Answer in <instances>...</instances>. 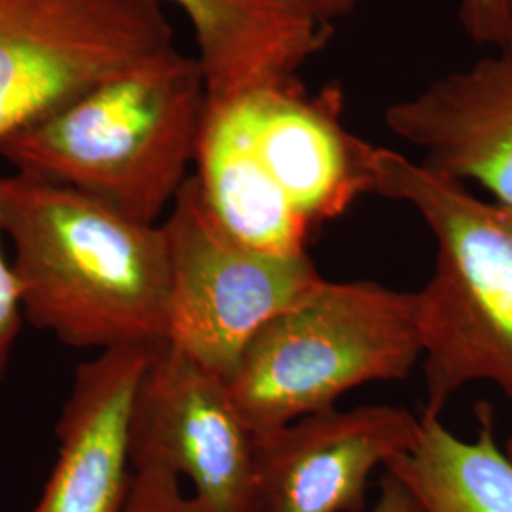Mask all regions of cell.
<instances>
[{"instance_id":"44dd1931","label":"cell","mask_w":512,"mask_h":512,"mask_svg":"<svg viewBox=\"0 0 512 512\" xmlns=\"http://www.w3.org/2000/svg\"><path fill=\"white\" fill-rule=\"evenodd\" d=\"M509 14H511V27H512V0H509Z\"/></svg>"},{"instance_id":"4fadbf2b","label":"cell","mask_w":512,"mask_h":512,"mask_svg":"<svg viewBox=\"0 0 512 512\" xmlns=\"http://www.w3.org/2000/svg\"><path fill=\"white\" fill-rule=\"evenodd\" d=\"M203 202L241 243L272 255H306L313 232L256 158L232 112L207 101L194 160Z\"/></svg>"},{"instance_id":"7a4b0ae2","label":"cell","mask_w":512,"mask_h":512,"mask_svg":"<svg viewBox=\"0 0 512 512\" xmlns=\"http://www.w3.org/2000/svg\"><path fill=\"white\" fill-rule=\"evenodd\" d=\"M205 105L200 61L173 46L21 129L0 160L158 224L192 175Z\"/></svg>"},{"instance_id":"277c9868","label":"cell","mask_w":512,"mask_h":512,"mask_svg":"<svg viewBox=\"0 0 512 512\" xmlns=\"http://www.w3.org/2000/svg\"><path fill=\"white\" fill-rule=\"evenodd\" d=\"M418 363L416 293L323 279L256 332L226 384L262 435L336 408L357 387L406 380Z\"/></svg>"},{"instance_id":"8fae6325","label":"cell","mask_w":512,"mask_h":512,"mask_svg":"<svg viewBox=\"0 0 512 512\" xmlns=\"http://www.w3.org/2000/svg\"><path fill=\"white\" fill-rule=\"evenodd\" d=\"M152 349H107L76 368L55 423L54 467L29 512H126L131 414Z\"/></svg>"},{"instance_id":"5b68a950","label":"cell","mask_w":512,"mask_h":512,"mask_svg":"<svg viewBox=\"0 0 512 512\" xmlns=\"http://www.w3.org/2000/svg\"><path fill=\"white\" fill-rule=\"evenodd\" d=\"M169 253V336L224 380L275 315L325 277L310 255H272L230 236L188 177L162 220Z\"/></svg>"},{"instance_id":"8992f818","label":"cell","mask_w":512,"mask_h":512,"mask_svg":"<svg viewBox=\"0 0 512 512\" xmlns=\"http://www.w3.org/2000/svg\"><path fill=\"white\" fill-rule=\"evenodd\" d=\"M173 46L156 0H0V147L101 80Z\"/></svg>"},{"instance_id":"52a82bcc","label":"cell","mask_w":512,"mask_h":512,"mask_svg":"<svg viewBox=\"0 0 512 512\" xmlns=\"http://www.w3.org/2000/svg\"><path fill=\"white\" fill-rule=\"evenodd\" d=\"M131 467L188 480L203 512H262L256 435L226 380L181 349H152L131 414Z\"/></svg>"},{"instance_id":"30bf717a","label":"cell","mask_w":512,"mask_h":512,"mask_svg":"<svg viewBox=\"0 0 512 512\" xmlns=\"http://www.w3.org/2000/svg\"><path fill=\"white\" fill-rule=\"evenodd\" d=\"M420 162L512 205V42L384 112Z\"/></svg>"},{"instance_id":"9a60e30c","label":"cell","mask_w":512,"mask_h":512,"mask_svg":"<svg viewBox=\"0 0 512 512\" xmlns=\"http://www.w3.org/2000/svg\"><path fill=\"white\" fill-rule=\"evenodd\" d=\"M126 512H203L181 478L160 465L133 469Z\"/></svg>"},{"instance_id":"2e32d148","label":"cell","mask_w":512,"mask_h":512,"mask_svg":"<svg viewBox=\"0 0 512 512\" xmlns=\"http://www.w3.org/2000/svg\"><path fill=\"white\" fill-rule=\"evenodd\" d=\"M458 18L478 46L497 50L512 42L509 0H459Z\"/></svg>"},{"instance_id":"ffe728a7","label":"cell","mask_w":512,"mask_h":512,"mask_svg":"<svg viewBox=\"0 0 512 512\" xmlns=\"http://www.w3.org/2000/svg\"><path fill=\"white\" fill-rule=\"evenodd\" d=\"M503 446H505V450H507V454H509V458L512 459V431H511V435H509V437H507V440H505V442H503Z\"/></svg>"},{"instance_id":"ba28073f","label":"cell","mask_w":512,"mask_h":512,"mask_svg":"<svg viewBox=\"0 0 512 512\" xmlns=\"http://www.w3.org/2000/svg\"><path fill=\"white\" fill-rule=\"evenodd\" d=\"M207 101L232 112L256 158L313 234L372 194L374 145L344 126L338 84L310 93L291 78Z\"/></svg>"},{"instance_id":"5bb4252c","label":"cell","mask_w":512,"mask_h":512,"mask_svg":"<svg viewBox=\"0 0 512 512\" xmlns=\"http://www.w3.org/2000/svg\"><path fill=\"white\" fill-rule=\"evenodd\" d=\"M476 435H454L442 418L421 414L418 442L385 473L414 495L421 512H512V459L495 433V410L476 406Z\"/></svg>"},{"instance_id":"6da1fadb","label":"cell","mask_w":512,"mask_h":512,"mask_svg":"<svg viewBox=\"0 0 512 512\" xmlns=\"http://www.w3.org/2000/svg\"><path fill=\"white\" fill-rule=\"evenodd\" d=\"M0 228L25 321L69 348H158L169 336L162 222L27 175L0 177Z\"/></svg>"},{"instance_id":"7c38bea8","label":"cell","mask_w":512,"mask_h":512,"mask_svg":"<svg viewBox=\"0 0 512 512\" xmlns=\"http://www.w3.org/2000/svg\"><path fill=\"white\" fill-rule=\"evenodd\" d=\"M183 12L198 46L207 99H228L296 78L332 25L308 0H156Z\"/></svg>"},{"instance_id":"e0dca14e","label":"cell","mask_w":512,"mask_h":512,"mask_svg":"<svg viewBox=\"0 0 512 512\" xmlns=\"http://www.w3.org/2000/svg\"><path fill=\"white\" fill-rule=\"evenodd\" d=\"M23 321L25 313L18 277L14 274L10 253L6 251V239L0 228V384L6 376Z\"/></svg>"},{"instance_id":"9c48e42d","label":"cell","mask_w":512,"mask_h":512,"mask_svg":"<svg viewBox=\"0 0 512 512\" xmlns=\"http://www.w3.org/2000/svg\"><path fill=\"white\" fill-rule=\"evenodd\" d=\"M421 418L403 406L332 408L256 435L262 512H363L370 476L414 448Z\"/></svg>"},{"instance_id":"ac0fdd59","label":"cell","mask_w":512,"mask_h":512,"mask_svg":"<svg viewBox=\"0 0 512 512\" xmlns=\"http://www.w3.org/2000/svg\"><path fill=\"white\" fill-rule=\"evenodd\" d=\"M370 512H421V507L395 476L385 473L382 492Z\"/></svg>"},{"instance_id":"d6986e66","label":"cell","mask_w":512,"mask_h":512,"mask_svg":"<svg viewBox=\"0 0 512 512\" xmlns=\"http://www.w3.org/2000/svg\"><path fill=\"white\" fill-rule=\"evenodd\" d=\"M315 14L332 25L334 19L348 18L365 0H308Z\"/></svg>"},{"instance_id":"3957f363","label":"cell","mask_w":512,"mask_h":512,"mask_svg":"<svg viewBox=\"0 0 512 512\" xmlns=\"http://www.w3.org/2000/svg\"><path fill=\"white\" fill-rule=\"evenodd\" d=\"M372 194L410 205L435 239V266L416 291L423 412L475 384L512 406V205L480 198L397 150L372 148Z\"/></svg>"}]
</instances>
